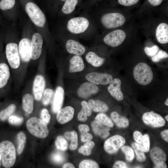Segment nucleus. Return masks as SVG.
<instances>
[{"label":"nucleus","instance_id":"nucleus-47","mask_svg":"<svg viewBox=\"0 0 168 168\" xmlns=\"http://www.w3.org/2000/svg\"><path fill=\"white\" fill-rule=\"evenodd\" d=\"M23 121V118H19L15 116H11L8 118L9 123L13 125H20L22 123Z\"/></svg>","mask_w":168,"mask_h":168},{"label":"nucleus","instance_id":"nucleus-37","mask_svg":"<svg viewBox=\"0 0 168 168\" xmlns=\"http://www.w3.org/2000/svg\"><path fill=\"white\" fill-rule=\"evenodd\" d=\"M122 152L125 154L126 159L129 162L132 161L134 157L133 150L130 147L124 146L121 148Z\"/></svg>","mask_w":168,"mask_h":168},{"label":"nucleus","instance_id":"nucleus-16","mask_svg":"<svg viewBox=\"0 0 168 168\" xmlns=\"http://www.w3.org/2000/svg\"><path fill=\"white\" fill-rule=\"evenodd\" d=\"M30 44V40L26 38L23 39L19 42L18 48L19 55L24 62H28L31 59Z\"/></svg>","mask_w":168,"mask_h":168},{"label":"nucleus","instance_id":"nucleus-44","mask_svg":"<svg viewBox=\"0 0 168 168\" xmlns=\"http://www.w3.org/2000/svg\"><path fill=\"white\" fill-rule=\"evenodd\" d=\"M135 141L142 149L143 147V135L139 131H135L133 134Z\"/></svg>","mask_w":168,"mask_h":168},{"label":"nucleus","instance_id":"nucleus-28","mask_svg":"<svg viewBox=\"0 0 168 168\" xmlns=\"http://www.w3.org/2000/svg\"><path fill=\"white\" fill-rule=\"evenodd\" d=\"M22 106L24 110L28 114L33 111L34 105V99L32 95L26 94L22 99Z\"/></svg>","mask_w":168,"mask_h":168},{"label":"nucleus","instance_id":"nucleus-60","mask_svg":"<svg viewBox=\"0 0 168 168\" xmlns=\"http://www.w3.org/2000/svg\"><path fill=\"white\" fill-rule=\"evenodd\" d=\"M1 152H0V161L1 160Z\"/></svg>","mask_w":168,"mask_h":168},{"label":"nucleus","instance_id":"nucleus-46","mask_svg":"<svg viewBox=\"0 0 168 168\" xmlns=\"http://www.w3.org/2000/svg\"><path fill=\"white\" fill-rule=\"evenodd\" d=\"M150 143L149 136L148 134H145L143 135L142 150L145 152H148L150 149Z\"/></svg>","mask_w":168,"mask_h":168},{"label":"nucleus","instance_id":"nucleus-26","mask_svg":"<svg viewBox=\"0 0 168 168\" xmlns=\"http://www.w3.org/2000/svg\"><path fill=\"white\" fill-rule=\"evenodd\" d=\"M88 104L93 111L95 112H104L107 111L109 108L104 102L100 100H90Z\"/></svg>","mask_w":168,"mask_h":168},{"label":"nucleus","instance_id":"nucleus-54","mask_svg":"<svg viewBox=\"0 0 168 168\" xmlns=\"http://www.w3.org/2000/svg\"><path fill=\"white\" fill-rule=\"evenodd\" d=\"M161 136L162 138L167 142H168V130L166 129L161 133Z\"/></svg>","mask_w":168,"mask_h":168},{"label":"nucleus","instance_id":"nucleus-41","mask_svg":"<svg viewBox=\"0 0 168 168\" xmlns=\"http://www.w3.org/2000/svg\"><path fill=\"white\" fill-rule=\"evenodd\" d=\"M168 57V54L162 50H160L152 58V60L154 62H157L161 59Z\"/></svg>","mask_w":168,"mask_h":168},{"label":"nucleus","instance_id":"nucleus-55","mask_svg":"<svg viewBox=\"0 0 168 168\" xmlns=\"http://www.w3.org/2000/svg\"><path fill=\"white\" fill-rule=\"evenodd\" d=\"M151 4L154 6H156L160 5L163 0H148Z\"/></svg>","mask_w":168,"mask_h":168},{"label":"nucleus","instance_id":"nucleus-39","mask_svg":"<svg viewBox=\"0 0 168 168\" xmlns=\"http://www.w3.org/2000/svg\"><path fill=\"white\" fill-rule=\"evenodd\" d=\"M15 3V0H1L0 8L3 10L10 9L14 6Z\"/></svg>","mask_w":168,"mask_h":168},{"label":"nucleus","instance_id":"nucleus-38","mask_svg":"<svg viewBox=\"0 0 168 168\" xmlns=\"http://www.w3.org/2000/svg\"><path fill=\"white\" fill-rule=\"evenodd\" d=\"M79 168H98L99 166L95 161L91 160H85L82 161L80 163Z\"/></svg>","mask_w":168,"mask_h":168},{"label":"nucleus","instance_id":"nucleus-3","mask_svg":"<svg viewBox=\"0 0 168 168\" xmlns=\"http://www.w3.org/2000/svg\"><path fill=\"white\" fill-rule=\"evenodd\" d=\"M26 125L29 132L35 137L44 138L49 134V131L47 124L41 119L32 117L27 121Z\"/></svg>","mask_w":168,"mask_h":168},{"label":"nucleus","instance_id":"nucleus-6","mask_svg":"<svg viewBox=\"0 0 168 168\" xmlns=\"http://www.w3.org/2000/svg\"><path fill=\"white\" fill-rule=\"evenodd\" d=\"M6 55L10 66L13 69L18 68L20 65V59L18 45L13 43H10L6 47Z\"/></svg>","mask_w":168,"mask_h":168},{"label":"nucleus","instance_id":"nucleus-61","mask_svg":"<svg viewBox=\"0 0 168 168\" xmlns=\"http://www.w3.org/2000/svg\"><path fill=\"white\" fill-rule=\"evenodd\" d=\"M61 1H66V0H60Z\"/></svg>","mask_w":168,"mask_h":168},{"label":"nucleus","instance_id":"nucleus-52","mask_svg":"<svg viewBox=\"0 0 168 168\" xmlns=\"http://www.w3.org/2000/svg\"><path fill=\"white\" fill-rule=\"evenodd\" d=\"M113 168H127L126 164L123 161H119L116 162L113 166Z\"/></svg>","mask_w":168,"mask_h":168},{"label":"nucleus","instance_id":"nucleus-34","mask_svg":"<svg viewBox=\"0 0 168 168\" xmlns=\"http://www.w3.org/2000/svg\"><path fill=\"white\" fill-rule=\"evenodd\" d=\"M26 140V136L23 133L21 132L18 134L17 153L18 155H20L22 153L24 147Z\"/></svg>","mask_w":168,"mask_h":168},{"label":"nucleus","instance_id":"nucleus-42","mask_svg":"<svg viewBox=\"0 0 168 168\" xmlns=\"http://www.w3.org/2000/svg\"><path fill=\"white\" fill-rule=\"evenodd\" d=\"M159 49V47L156 45H154L151 47H146L144 49L146 54L150 57L154 56L158 51Z\"/></svg>","mask_w":168,"mask_h":168},{"label":"nucleus","instance_id":"nucleus-50","mask_svg":"<svg viewBox=\"0 0 168 168\" xmlns=\"http://www.w3.org/2000/svg\"><path fill=\"white\" fill-rule=\"evenodd\" d=\"M81 140L83 142L90 141L92 138V135L87 132L81 133Z\"/></svg>","mask_w":168,"mask_h":168},{"label":"nucleus","instance_id":"nucleus-43","mask_svg":"<svg viewBox=\"0 0 168 168\" xmlns=\"http://www.w3.org/2000/svg\"><path fill=\"white\" fill-rule=\"evenodd\" d=\"M40 117L41 119L47 124L49 123L51 119V116L47 109L44 108L42 110Z\"/></svg>","mask_w":168,"mask_h":168},{"label":"nucleus","instance_id":"nucleus-31","mask_svg":"<svg viewBox=\"0 0 168 168\" xmlns=\"http://www.w3.org/2000/svg\"><path fill=\"white\" fill-rule=\"evenodd\" d=\"M132 146L135 152L137 160L141 162L145 161L146 160V156L141 147L135 142H133Z\"/></svg>","mask_w":168,"mask_h":168},{"label":"nucleus","instance_id":"nucleus-51","mask_svg":"<svg viewBox=\"0 0 168 168\" xmlns=\"http://www.w3.org/2000/svg\"><path fill=\"white\" fill-rule=\"evenodd\" d=\"M77 118L81 122H84L87 120V116L82 108L78 113Z\"/></svg>","mask_w":168,"mask_h":168},{"label":"nucleus","instance_id":"nucleus-14","mask_svg":"<svg viewBox=\"0 0 168 168\" xmlns=\"http://www.w3.org/2000/svg\"><path fill=\"white\" fill-rule=\"evenodd\" d=\"M45 81L44 77L40 75L36 76L34 80L33 91L35 100H40L44 91Z\"/></svg>","mask_w":168,"mask_h":168},{"label":"nucleus","instance_id":"nucleus-24","mask_svg":"<svg viewBox=\"0 0 168 168\" xmlns=\"http://www.w3.org/2000/svg\"><path fill=\"white\" fill-rule=\"evenodd\" d=\"M10 76V71L8 65L4 62L0 63V90L6 86Z\"/></svg>","mask_w":168,"mask_h":168},{"label":"nucleus","instance_id":"nucleus-49","mask_svg":"<svg viewBox=\"0 0 168 168\" xmlns=\"http://www.w3.org/2000/svg\"><path fill=\"white\" fill-rule=\"evenodd\" d=\"M82 106V109L85 112L87 116H90L92 113L91 108L88 104L85 101H83L81 102Z\"/></svg>","mask_w":168,"mask_h":168},{"label":"nucleus","instance_id":"nucleus-30","mask_svg":"<svg viewBox=\"0 0 168 168\" xmlns=\"http://www.w3.org/2000/svg\"><path fill=\"white\" fill-rule=\"evenodd\" d=\"M16 108L15 105L12 104L9 105L5 109L1 110L0 112V120L2 121L6 120L14 112Z\"/></svg>","mask_w":168,"mask_h":168},{"label":"nucleus","instance_id":"nucleus-48","mask_svg":"<svg viewBox=\"0 0 168 168\" xmlns=\"http://www.w3.org/2000/svg\"><path fill=\"white\" fill-rule=\"evenodd\" d=\"M139 0H118L119 3L122 6H129L137 3Z\"/></svg>","mask_w":168,"mask_h":168},{"label":"nucleus","instance_id":"nucleus-18","mask_svg":"<svg viewBox=\"0 0 168 168\" xmlns=\"http://www.w3.org/2000/svg\"><path fill=\"white\" fill-rule=\"evenodd\" d=\"M74 110L71 106H67L60 109L57 113L56 119L58 122L61 124H65L73 118Z\"/></svg>","mask_w":168,"mask_h":168},{"label":"nucleus","instance_id":"nucleus-17","mask_svg":"<svg viewBox=\"0 0 168 168\" xmlns=\"http://www.w3.org/2000/svg\"><path fill=\"white\" fill-rule=\"evenodd\" d=\"M108 90L110 95L118 101L122 100L124 99V95L121 90V81L119 78L113 79L109 83Z\"/></svg>","mask_w":168,"mask_h":168},{"label":"nucleus","instance_id":"nucleus-10","mask_svg":"<svg viewBox=\"0 0 168 168\" xmlns=\"http://www.w3.org/2000/svg\"><path fill=\"white\" fill-rule=\"evenodd\" d=\"M142 119L145 124L154 128L163 127L165 124L163 118L153 111L144 113L142 115Z\"/></svg>","mask_w":168,"mask_h":168},{"label":"nucleus","instance_id":"nucleus-32","mask_svg":"<svg viewBox=\"0 0 168 168\" xmlns=\"http://www.w3.org/2000/svg\"><path fill=\"white\" fill-rule=\"evenodd\" d=\"M95 146V143L93 141L87 142L83 146L80 147L78 151L84 156H88L91 154V150Z\"/></svg>","mask_w":168,"mask_h":168},{"label":"nucleus","instance_id":"nucleus-56","mask_svg":"<svg viewBox=\"0 0 168 168\" xmlns=\"http://www.w3.org/2000/svg\"><path fill=\"white\" fill-rule=\"evenodd\" d=\"M64 136L68 139L70 140L73 136L72 132L68 131L64 133Z\"/></svg>","mask_w":168,"mask_h":168},{"label":"nucleus","instance_id":"nucleus-35","mask_svg":"<svg viewBox=\"0 0 168 168\" xmlns=\"http://www.w3.org/2000/svg\"><path fill=\"white\" fill-rule=\"evenodd\" d=\"M56 148L60 150L64 151L68 148V143L66 140L61 136H58L55 141Z\"/></svg>","mask_w":168,"mask_h":168},{"label":"nucleus","instance_id":"nucleus-53","mask_svg":"<svg viewBox=\"0 0 168 168\" xmlns=\"http://www.w3.org/2000/svg\"><path fill=\"white\" fill-rule=\"evenodd\" d=\"M79 129L81 133L88 132L90 129L89 126L85 124H81L79 125Z\"/></svg>","mask_w":168,"mask_h":168},{"label":"nucleus","instance_id":"nucleus-33","mask_svg":"<svg viewBox=\"0 0 168 168\" xmlns=\"http://www.w3.org/2000/svg\"><path fill=\"white\" fill-rule=\"evenodd\" d=\"M95 119L104 125L110 127H112L114 126V124L111 119L103 113L98 114L95 118Z\"/></svg>","mask_w":168,"mask_h":168},{"label":"nucleus","instance_id":"nucleus-8","mask_svg":"<svg viewBox=\"0 0 168 168\" xmlns=\"http://www.w3.org/2000/svg\"><path fill=\"white\" fill-rule=\"evenodd\" d=\"M126 34L120 29L114 30L107 34L103 38L104 42L111 47H117L121 44L126 37Z\"/></svg>","mask_w":168,"mask_h":168},{"label":"nucleus","instance_id":"nucleus-9","mask_svg":"<svg viewBox=\"0 0 168 168\" xmlns=\"http://www.w3.org/2000/svg\"><path fill=\"white\" fill-rule=\"evenodd\" d=\"M125 142V139L123 137L119 135H115L106 140L104 144V148L108 153L113 154L122 147Z\"/></svg>","mask_w":168,"mask_h":168},{"label":"nucleus","instance_id":"nucleus-12","mask_svg":"<svg viewBox=\"0 0 168 168\" xmlns=\"http://www.w3.org/2000/svg\"><path fill=\"white\" fill-rule=\"evenodd\" d=\"M43 39L41 35L38 33H35L31 41L30 58L36 60L40 56L42 50Z\"/></svg>","mask_w":168,"mask_h":168},{"label":"nucleus","instance_id":"nucleus-36","mask_svg":"<svg viewBox=\"0 0 168 168\" xmlns=\"http://www.w3.org/2000/svg\"><path fill=\"white\" fill-rule=\"evenodd\" d=\"M43 94L42 103L45 105H47L51 101L54 91L51 89L47 88L44 91Z\"/></svg>","mask_w":168,"mask_h":168},{"label":"nucleus","instance_id":"nucleus-21","mask_svg":"<svg viewBox=\"0 0 168 168\" xmlns=\"http://www.w3.org/2000/svg\"><path fill=\"white\" fill-rule=\"evenodd\" d=\"M156 36L157 41L162 44L168 42V25L165 23L159 24L156 31Z\"/></svg>","mask_w":168,"mask_h":168},{"label":"nucleus","instance_id":"nucleus-59","mask_svg":"<svg viewBox=\"0 0 168 168\" xmlns=\"http://www.w3.org/2000/svg\"><path fill=\"white\" fill-rule=\"evenodd\" d=\"M165 118L166 119V120L168 121V115H166L165 117Z\"/></svg>","mask_w":168,"mask_h":168},{"label":"nucleus","instance_id":"nucleus-40","mask_svg":"<svg viewBox=\"0 0 168 168\" xmlns=\"http://www.w3.org/2000/svg\"><path fill=\"white\" fill-rule=\"evenodd\" d=\"M53 161L57 164H61L65 160L64 155L61 152H57L54 153L51 155Z\"/></svg>","mask_w":168,"mask_h":168},{"label":"nucleus","instance_id":"nucleus-45","mask_svg":"<svg viewBox=\"0 0 168 168\" xmlns=\"http://www.w3.org/2000/svg\"><path fill=\"white\" fill-rule=\"evenodd\" d=\"M73 136L70 140L71 143L69 146L71 150H74L76 149L77 146L78 137L77 133L75 131H72Z\"/></svg>","mask_w":168,"mask_h":168},{"label":"nucleus","instance_id":"nucleus-22","mask_svg":"<svg viewBox=\"0 0 168 168\" xmlns=\"http://www.w3.org/2000/svg\"><path fill=\"white\" fill-rule=\"evenodd\" d=\"M91 126L95 133L102 138H105L110 135V127L103 125L99 122L96 120L93 121Z\"/></svg>","mask_w":168,"mask_h":168},{"label":"nucleus","instance_id":"nucleus-19","mask_svg":"<svg viewBox=\"0 0 168 168\" xmlns=\"http://www.w3.org/2000/svg\"><path fill=\"white\" fill-rule=\"evenodd\" d=\"M66 47L69 53L80 56L82 55L86 51L85 48L83 45L72 40H69L67 41Z\"/></svg>","mask_w":168,"mask_h":168},{"label":"nucleus","instance_id":"nucleus-13","mask_svg":"<svg viewBox=\"0 0 168 168\" xmlns=\"http://www.w3.org/2000/svg\"><path fill=\"white\" fill-rule=\"evenodd\" d=\"M86 79L96 85H105L109 83L113 80L112 76L106 73L92 72L87 74Z\"/></svg>","mask_w":168,"mask_h":168},{"label":"nucleus","instance_id":"nucleus-4","mask_svg":"<svg viewBox=\"0 0 168 168\" xmlns=\"http://www.w3.org/2000/svg\"><path fill=\"white\" fill-rule=\"evenodd\" d=\"M26 12L33 21L37 26L42 27L46 22L45 16L39 7L35 3L30 2L25 6Z\"/></svg>","mask_w":168,"mask_h":168},{"label":"nucleus","instance_id":"nucleus-7","mask_svg":"<svg viewBox=\"0 0 168 168\" xmlns=\"http://www.w3.org/2000/svg\"><path fill=\"white\" fill-rule=\"evenodd\" d=\"M89 25V22L86 18L82 17H76L68 21L67 28L70 32L78 34L84 32Z\"/></svg>","mask_w":168,"mask_h":168},{"label":"nucleus","instance_id":"nucleus-29","mask_svg":"<svg viewBox=\"0 0 168 168\" xmlns=\"http://www.w3.org/2000/svg\"><path fill=\"white\" fill-rule=\"evenodd\" d=\"M78 0H66L62 7V10L65 14H69L74 10Z\"/></svg>","mask_w":168,"mask_h":168},{"label":"nucleus","instance_id":"nucleus-58","mask_svg":"<svg viewBox=\"0 0 168 168\" xmlns=\"http://www.w3.org/2000/svg\"><path fill=\"white\" fill-rule=\"evenodd\" d=\"M165 104L166 105H167V106H168V98H167L166 99L165 103Z\"/></svg>","mask_w":168,"mask_h":168},{"label":"nucleus","instance_id":"nucleus-27","mask_svg":"<svg viewBox=\"0 0 168 168\" xmlns=\"http://www.w3.org/2000/svg\"><path fill=\"white\" fill-rule=\"evenodd\" d=\"M111 117L116 124L120 128H126L129 125L128 119L125 117L120 115L116 112H112Z\"/></svg>","mask_w":168,"mask_h":168},{"label":"nucleus","instance_id":"nucleus-11","mask_svg":"<svg viewBox=\"0 0 168 168\" xmlns=\"http://www.w3.org/2000/svg\"><path fill=\"white\" fill-rule=\"evenodd\" d=\"M151 158L156 168H166L165 163L166 156L163 150L160 147H155L152 148L150 152Z\"/></svg>","mask_w":168,"mask_h":168},{"label":"nucleus","instance_id":"nucleus-5","mask_svg":"<svg viewBox=\"0 0 168 168\" xmlns=\"http://www.w3.org/2000/svg\"><path fill=\"white\" fill-rule=\"evenodd\" d=\"M102 25L106 28H116L123 25L125 22L124 16L121 14L112 12L106 13L101 18Z\"/></svg>","mask_w":168,"mask_h":168},{"label":"nucleus","instance_id":"nucleus-25","mask_svg":"<svg viewBox=\"0 0 168 168\" xmlns=\"http://www.w3.org/2000/svg\"><path fill=\"white\" fill-rule=\"evenodd\" d=\"M86 59L88 63L95 67L102 65L105 59L101 58L93 52H88L86 56Z\"/></svg>","mask_w":168,"mask_h":168},{"label":"nucleus","instance_id":"nucleus-15","mask_svg":"<svg viewBox=\"0 0 168 168\" xmlns=\"http://www.w3.org/2000/svg\"><path fill=\"white\" fill-rule=\"evenodd\" d=\"M99 90L98 86L91 82H86L82 84L77 90L78 96L82 98H86L91 95L97 93Z\"/></svg>","mask_w":168,"mask_h":168},{"label":"nucleus","instance_id":"nucleus-57","mask_svg":"<svg viewBox=\"0 0 168 168\" xmlns=\"http://www.w3.org/2000/svg\"><path fill=\"white\" fill-rule=\"evenodd\" d=\"M63 168H74V166L72 163H67L64 164L62 166Z\"/></svg>","mask_w":168,"mask_h":168},{"label":"nucleus","instance_id":"nucleus-2","mask_svg":"<svg viewBox=\"0 0 168 168\" xmlns=\"http://www.w3.org/2000/svg\"><path fill=\"white\" fill-rule=\"evenodd\" d=\"M2 162L5 168H10L15 164L16 159L15 147L10 141H4L0 143Z\"/></svg>","mask_w":168,"mask_h":168},{"label":"nucleus","instance_id":"nucleus-23","mask_svg":"<svg viewBox=\"0 0 168 168\" xmlns=\"http://www.w3.org/2000/svg\"><path fill=\"white\" fill-rule=\"evenodd\" d=\"M69 71L71 73L81 72L84 68V64L82 58L80 56L75 55L70 60Z\"/></svg>","mask_w":168,"mask_h":168},{"label":"nucleus","instance_id":"nucleus-1","mask_svg":"<svg viewBox=\"0 0 168 168\" xmlns=\"http://www.w3.org/2000/svg\"><path fill=\"white\" fill-rule=\"evenodd\" d=\"M133 75L134 79L139 84L144 86L149 84L153 77L151 68L144 63H139L134 67Z\"/></svg>","mask_w":168,"mask_h":168},{"label":"nucleus","instance_id":"nucleus-20","mask_svg":"<svg viewBox=\"0 0 168 168\" xmlns=\"http://www.w3.org/2000/svg\"><path fill=\"white\" fill-rule=\"evenodd\" d=\"M64 96V91L63 88L60 86L57 87L55 90L52 105V110L54 113H57L61 109Z\"/></svg>","mask_w":168,"mask_h":168}]
</instances>
